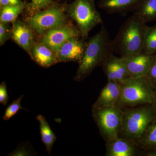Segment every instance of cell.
<instances>
[{
	"label": "cell",
	"mask_w": 156,
	"mask_h": 156,
	"mask_svg": "<svg viewBox=\"0 0 156 156\" xmlns=\"http://www.w3.org/2000/svg\"><path fill=\"white\" fill-rule=\"evenodd\" d=\"M9 100V96L7 91V85L5 81L0 84V103L6 106Z\"/></svg>",
	"instance_id": "obj_27"
},
{
	"label": "cell",
	"mask_w": 156,
	"mask_h": 156,
	"mask_svg": "<svg viewBox=\"0 0 156 156\" xmlns=\"http://www.w3.org/2000/svg\"><path fill=\"white\" fill-rule=\"evenodd\" d=\"M67 18L64 10L53 7L39 11L27 17L26 23L34 31L44 34L48 31L66 25Z\"/></svg>",
	"instance_id": "obj_7"
},
{
	"label": "cell",
	"mask_w": 156,
	"mask_h": 156,
	"mask_svg": "<svg viewBox=\"0 0 156 156\" xmlns=\"http://www.w3.org/2000/svg\"><path fill=\"white\" fill-rule=\"evenodd\" d=\"M29 54L32 59L42 67H50L58 62L55 53L42 42H34Z\"/></svg>",
	"instance_id": "obj_13"
},
{
	"label": "cell",
	"mask_w": 156,
	"mask_h": 156,
	"mask_svg": "<svg viewBox=\"0 0 156 156\" xmlns=\"http://www.w3.org/2000/svg\"><path fill=\"white\" fill-rule=\"evenodd\" d=\"M143 52L153 55L156 53V26L147 27L144 34Z\"/></svg>",
	"instance_id": "obj_21"
},
{
	"label": "cell",
	"mask_w": 156,
	"mask_h": 156,
	"mask_svg": "<svg viewBox=\"0 0 156 156\" xmlns=\"http://www.w3.org/2000/svg\"><path fill=\"white\" fill-rule=\"evenodd\" d=\"M40 125V133L41 141L45 144L46 151L51 155V151L57 137L49 126L46 118L41 115H39L36 117Z\"/></svg>",
	"instance_id": "obj_17"
},
{
	"label": "cell",
	"mask_w": 156,
	"mask_h": 156,
	"mask_svg": "<svg viewBox=\"0 0 156 156\" xmlns=\"http://www.w3.org/2000/svg\"><path fill=\"white\" fill-rule=\"evenodd\" d=\"M32 29L26 23L16 19L13 22L11 37L13 41L29 53L34 42Z\"/></svg>",
	"instance_id": "obj_11"
},
{
	"label": "cell",
	"mask_w": 156,
	"mask_h": 156,
	"mask_svg": "<svg viewBox=\"0 0 156 156\" xmlns=\"http://www.w3.org/2000/svg\"><path fill=\"white\" fill-rule=\"evenodd\" d=\"M43 35L42 43L56 53L66 42L73 38L79 37L81 34L77 27L66 24L48 31Z\"/></svg>",
	"instance_id": "obj_8"
},
{
	"label": "cell",
	"mask_w": 156,
	"mask_h": 156,
	"mask_svg": "<svg viewBox=\"0 0 156 156\" xmlns=\"http://www.w3.org/2000/svg\"><path fill=\"white\" fill-rule=\"evenodd\" d=\"M152 87L156 89V55H153L150 68L146 76Z\"/></svg>",
	"instance_id": "obj_25"
},
{
	"label": "cell",
	"mask_w": 156,
	"mask_h": 156,
	"mask_svg": "<svg viewBox=\"0 0 156 156\" xmlns=\"http://www.w3.org/2000/svg\"><path fill=\"white\" fill-rule=\"evenodd\" d=\"M114 53L107 30L102 25L101 30L87 43L83 56L79 63L74 80L80 82L89 76L95 68L102 66Z\"/></svg>",
	"instance_id": "obj_1"
},
{
	"label": "cell",
	"mask_w": 156,
	"mask_h": 156,
	"mask_svg": "<svg viewBox=\"0 0 156 156\" xmlns=\"http://www.w3.org/2000/svg\"><path fill=\"white\" fill-rule=\"evenodd\" d=\"M68 14L75 21L81 36L85 40L92 29L102 23V18L96 9L94 0H75L69 8Z\"/></svg>",
	"instance_id": "obj_5"
},
{
	"label": "cell",
	"mask_w": 156,
	"mask_h": 156,
	"mask_svg": "<svg viewBox=\"0 0 156 156\" xmlns=\"http://www.w3.org/2000/svg\"><path fill=\"white\" fill-rule=\"evenodd\" d=\"M134 14L145 23L156 18V0H141Z\"/></svg>",
	"instance_id": "obj_18"
},
{
	"label": "cell",
	"mask_w": 156,
	"mask_h": 156,
	"mask_svg": "<svg viewBox=\"0 0 156 156\" xmlns=\"http://www.w3.org/2000/svg\"><path fill=\"white\" fill-rule=\"evenodd\" d=\"M154 91L146 76L128 78L121 84V93L116 106L123 108L151 104Z\"/></svg>",
	"instance_id": "obj_4"
},
{
	"label": "cell",
	"mask_w": 156,
	"mask_h": 156,
	"mask_svg": "<svg viewBox=\"0 0 156 156\" xmlns=\"http://www.w3.org/2000/svg\"><path fill=\"white\" fill-rule=\"evenodd\" d=\"M146 27L145 23L135 14L129 17L112 41L114 53L123 57L142 52Z\"/></svg>",
	"instance_id": "obj_2"
},
{
	"label": "cell",
	"mask_w": 156,
	"mask_h": 156,
	"mask_svg": "<svg viewBox=\"0 0 156 156\" xmlns=\"http://www.w3.org/2000/svg\"><path fill=\"white\" fill-rule=\"evenodd\" d=\"M124 112L116 106L92 108V115L102 137L106 142L119 137Z\"/></svg>",
	"instance_id": "obj_6"
},
{
	"label": "cell",
	"mask_w": 156,
	"mask_h": 156,
	"mask_svg": "<svg viewBox=\"0 0 156 156\" xmlns=\"http://www.w3.org/2000/svg\"><path fill=\"white\" fill-rule=\"evenodd\" d=\"M84 41L83 38L74 37L66 42L55 53L58 62H75L79 64L87 46Z\"/></svg>",
	"instance_id": "obj_9"
},
{
	"label": "cell",
	"mask_w": 156,
	"mask_h": 156,
	"mask_svg": "<svg viewBox=\"0 0 156 156\" xmlns=\"http://www.w3.org/2000/svg\"><path fill=\"white\" fill-rule=\"evenodd\" d=\"M138 147L144 151L156 148V116L148 127Z\"/></svg>",
	"instance_id": "obj_19"
},
{
	"label": "cell",
	"mask_w": 156,
	"mask_h": 156,
	"mask_svg": "<svg viewBox=\"0 0 156 156\" xmlns=\"http://www.w3.org/2000/svg\"><path fill=\"white\" fill-rule=\"evenodd\" d=\"M21 4L22 3L20 0H0L1 8L5 6L17 5Z\"/></svg>",
	"instance_id": "obj_28"
},
{
	"label": "cell",
	"mask_w": 156,
	"mask_h": 156,
	"mask_svg": "<svg viewBox=\"0 0 156 156\" xmlns=\"http://www.w3.org/2000/svg\"><path fill=\"white\" fill-rule=\"evenodd\" d=\"M138 147L128 140L119 137L107 142L106 156H134Z\"/></svg>",
	"instance_id": "obj_16"
},
{
	"label": "cell",
	"mask_w": 156,
	"mask_h": 156,
	"mask_svg": "<svg viewBox=\"0 0 156 156\" xmlns=\"http://www.w3.org/2000/svg\"><path fill=\"white\" fill-rule=\"evenodd\" d=\"M29 10L32 14L40 11L48 5L51 0H30ZM31 14V15H32Z\"/></svg>",
	"instance_id": "obj_24"
},
{
	"label": "cell",
	"mask_w": 156,
	"mask_h": 156,
	"mask_svg": "<svg viewBox=\"0 0 156 156\" xmlns=\"http://www.w3.org/2000/svg\"><path fill=\"white\" fill-rule=\"evenodd\" d=\"M34 154L36 153L33 152L31 148L30 147V144L27 142H23L20 144L17 148L13 151L10 153L8 156H27L35 155Z\"/></svg>",
	"instance_id": "obj_23"
},
{
	"label": "cell",
	"mask_w": 156,
	"mask_h": 156,
	"mask_svg": "<svg viewBox=\"0 0 156 156\" xmlns=\"http://www.w3.org/2000/svg\"><path fill=\"white\" fill-rule=\"evenodd\" d=\"M23 97V95H20V97L17 99L13 101V102L7 108L2 117L3 120L8 121L10 120L12 117L17 114L20 110L23 109L28 111L27 109L23 107L21 105V101Z\"/></svg>",
	"instance_id": "obj_22"
},
{
	"label": "cell",
	"mask_w": 156,
	"mask_h": 156,
	"mask_svg": "<svg viewBox=\"0 0 156 156\" xmlns=\"http://www.w3.org/2000/svg\"><path fill=\"white\" fill-rule=\"evenodd\" d=\"M23 4L17 5L7 6L1 8L0 14L1 22L8 23L13 22L24 9Z\"/></svg>",
	"instance_id": "obj_20"
},
{
	"label": "cell",
	"mask_w": 156,
	"mask_h": 156,
	"mask_svg": "<svg viewBox=\"0 0 156 156\" xmlns=\"http://www.w3.org/2000/svg\"><path fill=\"white\" fill-rule=\"evenodd\" d=\"M143 155L146 156H156V148L144 150Z\"/></svg>",
	"instance_id": "obj_29"
},
{
	"label": "cell",
	"mask_w": 156,
	"mask_h": 156,
	"mask_svg": "<svg viewBox=\"0 0 156 156\" xmlns=\"http://www.w3.org/2000/svg\"><path fill=\"white\" fill-rule=\"evenodd\" d=\"M141 0H100L99 7L109 14H125L135 11Z\"/></svg>",
	"instance_id": "obj_15"
},
{
	"label": "cell",
	"mask_w": 156,
	"mask_h": 156,
	"mask_svg": "<svg viewBox=\"0 0 156 156\" xmlns=\"http://www.w3.org/2000/svg\"><path fill=\"white\" fill-rule=\"evenodd\" d=\"M151 105L152 106L154 111L156 114V89L154 91L153 98L152 102Z\"/></svg>",
	"instance_id": "obj_30"
},
{
	"label": "cell",
	"mask_w": 156,
	"mask_h": 156,
	"mask_svg": "<svg viewBox=\"0 0 156 156\" xmlns=\"http://www.w3.org/2000/svg\"><path fill=\"white\" fill-rule=\"evenodd\" d=\"M121 91V84L108 80L107 84L101 90L92 108H98L116 106L119 98Z\"/></svg>",
	"instance_id": "obj_14"
},
{
	"label": "cell",
	"mask_w": 156,
	"mask_h": 156,
	"mask_svg": "<svg viewBox=\"0 0 156 156\" xmlns=\"http://www.w3.org/2000/svg\"><path fill=\"white\" fill-rule=\"evenodd\" d=\"M102 66L108 80L121 84L129 77L122 57H116L113 54L104 62Z\"/></svg>",
	"instance_id": "obj_12"
},
{
	"label": "cell",
	"mask_w": 156,
	"mask_h": 156,
	"mask_svg": "<svg viewBox=\"0 0 156 156\" xmlns=\"http://www.w3.org/2000/svg\"><path fill=\"white\" fill-rule=\"evenodd\" d=\"M153 57V55H149L143 52L122 57L129 77L146 76L150 68Z\"/></svg>",
	"instance_id": "obj_10"
},
{
	"label": "cell",
	"mask_w": 156,
	"mask_h": 156,
	"mask_svg": "<svg viewBox=\"0 0 156 156\" xmlns=\"http://www.w3.org/2000/svg\"><path fill=\"white\" fill-rule=\"evenodd\" d=\"M124 112L119 137L138 144L151 123L156 116L151 104L127 109Z\"/></svg>",
	"instance_id": "obj_3"
},
{
	"label": "cell",
	"mask_w": 156,
	"mask_h": 156,
	"mask_svg": "<svg viewBox=\"0 0 156 156\" xmlns=\"http://www.w3.org/2000/svg\"><path fill=\"white\" fill-rule=\"evenodd\" d=\"M7 23L0 22V45L2 46L9 40L11 36V32H9Z\"/></svg>",
	"instance_id": "obj_26"
}]
</instances>
